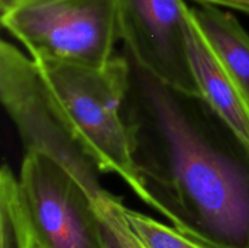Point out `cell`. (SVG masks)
Wrapping results in <instances>:
<instances>
[{
	"mask_svg": "<svg viewBox=\"0 0 249 248\" xmlns=\"http://www.w3.org/2000/svg\"><path fill=\"white\" fill-rule=\"evenodd\" d=\"M122 116L141 199L206 248H249V142L202 95L143 70L124 46Z\"/></svg>",
	"mask_w": 249,
	"mask_h": 248,
	"instance_id": "cell-1",
	"label": "cell"
},
{
	"mask_svg": "<svg viewBox=\"0 0 249 248\" xmlns=\"http://www.w3.org/2000/svg\"><path fill=\"white\" fill-rule=\"evenodd\" d=\"M36 63L66 122L102 174L119 175L141 198L122 116L128 85L124 56L113 57L99 70L56 61Z\"/></svg>",
	"mask_w": 249,
	"mask_h": 248,
	"instance_id": "cell-2",
	"label": "cell"
},
{
	"mask_svg": "<svg viewBox=\"0 0 249 248\" xmlns=\"http://www.w3.org/2000/svg\"><path fill=\"white\" fill-rule=\"evenodd\" d=\"M0 97L26 151H38L67 169L95 207L113 195L102 187L96 162L79 142L56 105L33 58L0 44Z\"/></svg>",
	"mask_w": 249,
	"mask_h": 248,
	"instance_id": "cell-3",
	"label": "cell"
},
{
	"mask_svg": "<svg viewBox=\"0 0 249 248\" xmlns=\"http://www.w3.org/2000/svg\"><path fill=\"white\" fill-rule=\"evenodd\" d=\"M1 24L36 61L104 68L121 38L117 0H19Z\"/></svg>",
	"mask_w": 249,
	"mask_h": 248,
	"instance_id": "cell-4",
	"label": "cell"
},
{
	"mask_svg": "<svg viewBox=\"0 0 249 248\" xmlns=\"http://www.w3.org/2000/svg\"><path fill=\"white\" fill-rule=\"evenodd\" d=\"M18 189L34 248H108L92 199L48 155L26 151Z\"/></svg>",
	"mask_w": 249,
	"mask_h": 248,
	"instance_id": "cell-5",
	"label": "cell"
},
{
	"mask_svg": "<svg viewBox=\"0 0 249 248\" xmlns=\"http://www.w3.org/2000/svg\"><path fill=\"white\" fill-rule=\"evenodd\" d=\"M119 34L136 62L175 89L198 94L190 61L184 0H117Z\"/></svg>",
	"mask_w": 249,
	"mask_h": 248,
	"instance_id": "cell-6",
	"label": "cell"
},
{
	"mask_svg": "<svg viewBox=\"0 0 249 248\" xmlns=\"http://www.w3.org/2000/svg\"><path fill=\"white\" fill-rule=\"evenodd\" d=\"M191 11V10H190ZM190 61L201 95L249 142V109L223 63L195 23L187 28Z\"/></svg>",
	"mask_w": 249,
	"mask_h": 248,
	"instance_id": "cell-7",
	"label": "cell"
},
{
	"mask_svg": "<svg viewBox=\"0 0 249 248\" xmlns=\"http://www.w3.org/2000/svg\"><path fill=\"white\" fill-rule=\"evenodd\" d=\"M190 10L249 109V34L233 15L218 6L199 4Z\"/></svg>",
	"mask_w": 249,
	"mask_h": 248,
	"instance_id": "cell-8",
	"label": "cell"
},
{
	"mask_svg": "<svg viewBox=\"0 0 249 248\" xmlns=\"http://www.w3.org/2000/svg\"><path fill=\"white\" fill-rule=\"evenodd\" d=\"M0 248H34L18 180L7 164L0 170Z\"/></svg>",
	"mask_w": 249,
	"mask_h": 248,
	"instance_id": "cell-9",
	"label": "cell"
},
{
	"mask_svg": "<svg viewBox=\"0 0 249 248\" xmlns=\"http://www.w3.org/2000/svg\"><path fill=\"white\" fill-rule=\"evenodd\" d=\"M122 211L130 229L146 248H206L175 228H169L140 212L126 208L124 204Z\"/></svg>",
	"mask_w": 249,
	"mask_h": 248,
	"instance_id": "cell-10",
	"label": "cell"
},
{
	"mask_svg": "<svg viewBox=\"0 0 249 248\" xmlns=\"http://www.w3.org/2000/svg\"><path fill=\"white\" fill-rule=\"evenodd\" d=\"M122 208V199L114 195L96 207L101 219L102 231L107 247L146 248L130 229Z\"/></svg>",
	"mask_w": 249,
	"mask_h": 248,
	"instance_id": "cell-11",
	"label": "cell"
},
{
	"mask_svg": "<svg viewBox=\"0 0 249 248\" xmlns=\"http://www.w3.org/2000/svg\"><path fill=\"white\" fill-rule=\"evenodd\" d=\"M199 4H209L214 6H225L249 14V0H196Z\"/></svg>",
	"mask_w": 249,
	"mask_h": 248,
	"instance_id": "cell-12",
	"label": "cell"
},
{
	"mask_svg": "<svg viewBox=\"0 0 249 248\" xmlns=\"http://www.w3.org/2000/svg\"><path fill=\"white\" fill-rule=\"evenodd\" d=\"M18 1L19 0H0V11H1V15L6 14L12 7L16 6Z\"/></svg>",
	"mask_w": 249,
	"mask_h": 248,
	"instance_id": "cell-13",
	"label": "cell"
}]
</instances>
